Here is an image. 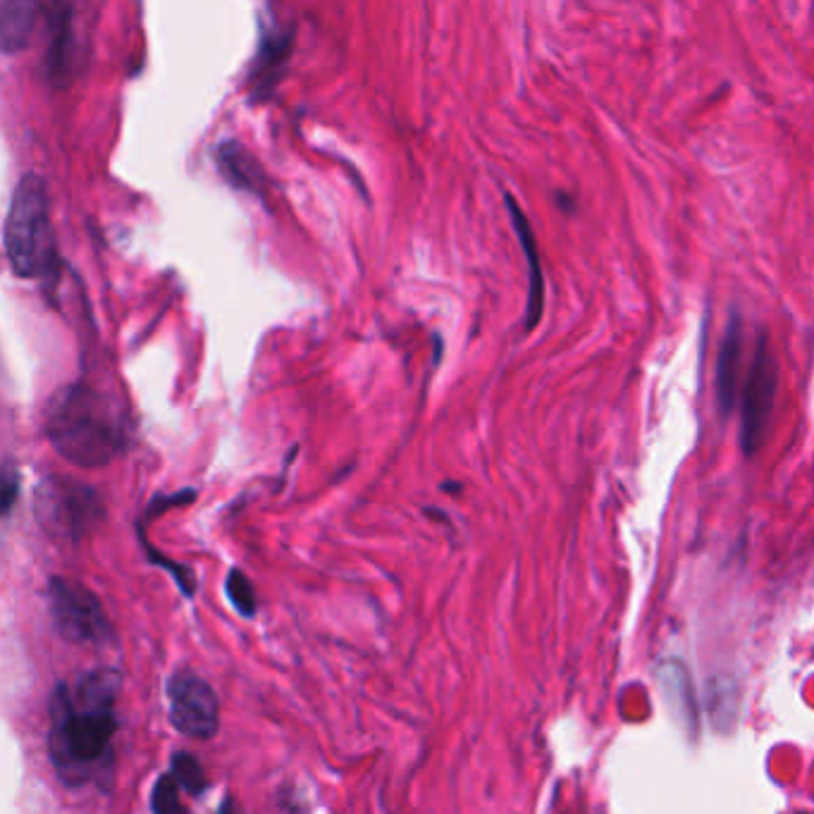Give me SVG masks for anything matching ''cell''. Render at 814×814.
I'll list each match as a JSON object with an SVG mask.
<instances>
[{
    "instance_id": "obj_13",
    "label": "cell",
    "mask_w": 814,
    "mask_h": 814,
    "mask_svg": "<svg viewBox=\"0 0 814 814\" xmlns=\"http://www.w3.org/2000/svg\"><path fill=\"white\" fill-rule=\"evenodd\" d=\"M43 8L32 0H0V49L12 55L24 51L36 32Z\"/></svg>"
},
{
    "instance_id": "obj_7",
    "label": "cell",
    "mask_w": 814,
    "mask_h": 814,
    "mask_svg": "<svg viewBox=\"0 0 814 814\" xmlns=\"http://www.w3.org/2000/svg\"><path fill=\"white\" fill-rule=\"evenodd\" d=\"M170 721L184 736L213 738L221 726V705L215 690L192 672L174 674L168 683Z\"/></svg>"
},
{
    "instance_id": "obj_5",
    "label": "cell",
    "mask_w": 814,
    "mask_h": 814,
    "mask_svg": "<svg viewBox=\"0 0 814 814\" xmlns=\"http://www.w3.org/2000/svg\"><path fill=\"white\" fill-rule=\"evenodd\" d=\"M779 392V361L769 342V334L760 332L758 344L746 373L743 395H740V447L748 457L758 454L772 428L774 401Z\"/></svg>"
},
{
    "instance_id": "obj_1",
    "label": "cell",
    "mask_w": 814,
    "mask_h": 814,
    "mask_svg": "<svg viewBox=\"0 0 814 814\" xmlns=\"http://www.w3.org/2000/svg\"><path fill=\"white\" fill-rule=\"evenodd\" d=\"M122 678L115 668L100 666L84 674L75 688H55L51 700V760L67 786L94 781L100 767L110 764L113 738L118 731Z\"/></svg>"
},
{
    "instance_id": "obj_17",
    "label": "cell",
    "mask_w": 814,
    "mask_h": 814,
    "mask_svg": "<svg viewBox=\"0 0 814 814\" xmlns=\"http://www.w3.org/2000/svg\"><path fill=\"white\" fill-rule=\"evenodd\" d=\"M18 473H14L10 467H6L3 473V514H10V508L14 504V497H18Z\"/></svg>"
},
{
    "instance_id": "obj_6",
    "label": "cell",
    "mask_w": 814,
    "mask_h": 814,
    "mask_svg": "<svg viewBox=\"0 0 814 814\" xmlns=\"http://www.w3.org/2000/svg\"><path fill=\"white\" fill-rule=\"evenodd\" d=\"M49 609L55 631L75 645H106L113 641L110 621L104 604L79 580L63 576L51 578Z\"/></svg>"
},
{
    "instance_id": "obj_3",
    "label": "cell",
    "mask_w": 814,
    "mask_h": 814,
    "mask_svg": "<svg viewBox=\"0 0 814 814\" xmlns=\"http://www.w3.org/2000/svg\"><path fill=\"white\" fill-rule=\"evenodd\" d=\"M6 256L12 272L24 280L55 282L61 272L49 186L36 172H26L12 192L6 217Z\"/></svg>"
},
{
    "instance_id": "obj_14",
    "label": "cell",
    "mask_w": 814,
    "mask_h": 814,
    "mask_svg": "<svg viewBox=\"0 0 814 814\" xmlns=\"http://www.w3.org/2000/svg\"><path fill=\"white\" fill-rule=\"evenodd\" d=\"M172 776L184 791H189L192 795H201L203 791L208 789L206 774H203L201 764L189 752L174 754V758H172Z\"/></svg>"
},
{
    "instance_id": "obj_12",
    "label": "cell",
    "mask_w": 814,
    "mask_h": 814,
    "mask_svg": "<svg viewBox=\"0 0 814 814\" xmlns=\"http://www.w3.org/2000/svg\"><path fill=\"white\" fill-rule=\"evenodd\" d=\"M740 363H743V323L740 315L733 313L729 328L719 346L717 356V401L724 414L733 411L736 395L740 385Z\"/></svg>"
},
{
    "instance_id": "obj_4",
    "label": "cell",
    "mask_w": 814,
    "mask_h": 814,
    "mask_svg": "<svg viewBox=\"0 0 814 814\" xmlns=\"http://www.w3.org/2000/svg\"><path fill=\"white\" fill-rule=\"evenodd\" d=\"M104 502L89 485L51 475L36 490V518L57 540L79 543L104 521Z\"/></svg>"
},
{
    "instance_id": "obj_9",
    "label": "cell",
    "mask_w": 814,
    "mask_h": 814,
    "mask_svg": "<svg viewBox=\"0 0 814 814\" xmlns=\"http://www.w3.org/2000/svg\"><path fill=\"white\" fill-rule=\"evenodd\" d=\"M508 215H512V223L516 229V237L523 246V254H526V264H528V299H526V321H523V328L528 332L537 328L545 311V275H543V260H540V251H537V242H535V232L531 227V221L523 213V208L514 201L512 194L504 196Z\"/></svg>"
},
{
    "instance_id": "obj_8",
    "label": "cell",
    "mask_w": 814,
    "mask_h": 814,
    "mask_svg": "<svg viewBox=\"0 0 814 814\" xmlns=\"http://www.w3.org/2000/svg\"><path fill=\"white\" fill-rule=\"evenodd\" d=\"M49 10V53L46 75L55 86L72 84L79 63V41L75 32V8L67 3L46 6Z\"/></svg>"
},
{
    "instance_id": "obj_11",
    "label": "cell",
    "mask_w": 814,
    "mask_h": 814,
    "mask_svg": "<svg viewBox=\"0 0 814 814\" xmlns=\"http://www.w3.org/2000/svg\"><path fill=\"white\" fill-rule=\"evenodd\" d=\"M215 163L225 182H229L235 189H242V192L260 199L268 196L266 170L260 168L258 158L249 149L242 147L239 141H223L215 149Z\"/></svg>"
},
{
    "instance_id": "obj_15",
    "label": "cell",
    "mask_w": 814,
    "mask_h": 814,
    "mask_svg": "<svg viewBox=\"0 0 814 814\" xmlns=\"http://www.w3.org/2000/svg\"><path fill=\"white\" fill-rule=\"evenodd\" d=\"M153 814H186V807L180 801V783L172 774H163L156 781L151 795Z\"/></svg>"
},
{
    "instance_id": "obj_10",
    "label": "cell",
    "mask_w": 814,
    "mask_h": 814,
    "mask_svg": "<svg viewBox=\"0 0 814 814\" xmlns=\"http://www.w3.org/2000/svg\"><path fill=\"white\" fill-rule=\"evenodd\" d=\"M294 32L292 29H275L270 26L260 39V49L249 72L251 82V100L268 98L275 89V84L282 79L285 65L289 63V53H292Z\"/></svg>"
},
{
    "instance_id": "obj_16",
    "label": "cell",
    "mask_w": 814,
    "mask_h": 814,
    "mask_svg": "<svg viewBox=\"0 0 814 814\" xmlns=\"http://www.w3.org/2000/svg\"><path fill=\"white\" fill-rule=\"evenodd\" d=\"M227 595L232 604H235L242 617H254L256 614V592L251 580L246 578L239 569H232L227 576Z\"/></svg>"
},
{
    "instance_id": "obj_2",
    "label": "cell",
    "mask_w": 814,
    "mask_h": 814,
    "mask_svg": "<svg viewBox=\"0 0 814 814\" xmlns=\"http://www.w3.org/2000/svg\"><path fill=\"white\" fill-rule=\"evenodd\" d=\"M43 430L55 452L79 469L108 467L132 442L127 406L92 383L57 389L43 414Z\"/></svg>"
}]
</instances>
